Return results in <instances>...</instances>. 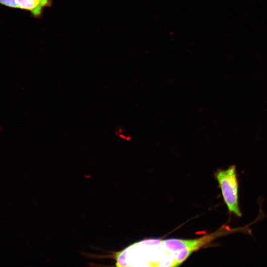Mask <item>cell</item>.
<instances>
[{"instance_id": "obj_1", "label": "cell", "mask_w": 267, "mask_h": 267, "mask_svg": "<svg viewBox=\"0 0 267 267\" xmlns=\"http://www.w3.org/2000/svg\"><path fill=\"white\" fill-rule=\"evenodd\" d=\"M211 234L194 239H156L157 252L161 267L179 266L194 251L213 241Z\"/></svg>"}, {"instance_id": "obj_2", "label": "cell", "mask_w": 267, "mask_h": 267, "mask_svg": "<svg viewBox=\"0 0 267 267\" xmlns=\"http://www.w3.org/2000/svg\"><path fill=\"white\" fill-rule=\"evenodd\" d=\"M215 177L228 211L237 217H241L236 166L231 165L227 169L219 170L215 174Z\"/></svg>"}, {"instance_id": "obj_3", "label": "cell", "mask_w": 267, "mask_h": 267, "mask_svg": "<svg viewBox=\"0 0 267 267\" xmlns=\"http://www.w3.org/2000/svg\"><path fill=\"white\" fill-rule=\"evenodd\" d=\"M18 9L25 10L35 18L42 16L44 10L51 6L52 0H16Z\"/></svg>"}, {"instance_id": "obj_4", "label": "cell", "mask_w": 267, "mask_h": 267, "mask_svg": "<svg viewBox=\"0 0 267 267\" xmlns=\"http://www.w3.org/2000/svg\"><path fill=\"white\" fill-rule=\"evenodd\" d=\"M0 4L10 8H17L16 0H0Z\"/></svg>"}]
</instances>
